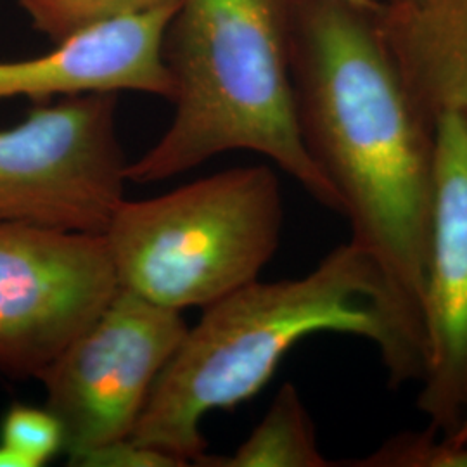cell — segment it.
<instances>
[{
    "instance_id": "10",
    "label": "cell",
    "mask_w": 467,
    "mask_h": 467,
    "mask_svg": "<svg viewBox=\"0 0 467 467\" xmlns=\"http://www.w3.org/2000/svg\"><path fill=\"white\" fill-rule=\"evenodd\" d=\"M374 17L426 119L467 121V0H381Z\"/></svg>"
},
{
    "instance_id": "15",
    "label": "cell",
    "mask_w": 467,
    "mask_h": 467,
    "mask_svg": "<svg viewBox=\"0 0 467 467\" xmlns=\"http://www.w3.org/2000/svg\"><path fill=\"white\" fill-rule=\"evenodd\" d=\"M184 462L142 445L132 438L109 443L99 451L85 455L78 467H184Z\"/></svg>"
},
{
    "instance_id": "7",
    "label": "cell",
    "mask_w": 467,
    "mask_h": 467,
    "mask_svg": "<svg viewBox=\"0 0 467 467\" xmlns=\"http://www.w3.org/2000/svg\"><path fill=\"white\" fill-rule=\"evenodd\" d=\"M117 289L104 234L0 223V378L40 379Z\"/></svg>"
},
{
    "instance_id": "17",
    "label": "cell",
    "mask_w": 467,
    "mask_h": 467,
    "mask_svg": "<svg viewBox=\"0 0 467 467\" xmlns=\"http://www.w3.org/2000/svg\"><path fill=\"white\" fill-rule=\"evenodd\" d=\"M438 440V438H436ZM440 443H445V445H451V447H459V445H467V418L464 419L462 426L457 430V433L451 436L449 440H438Z\"/></svg>"
},
{
    "instance_id": "1",
    "label": "cell",
    "mask_w": 467,
    "mask_h": 467,
    "mask_svg": "<svg viewBox=\"0 0 467 467\" xmlns=\"http://www.w3.org/2000/svg\"><path fill=\"white\" fill-rule=\"evenodd\" d=\"M348 0H298L291 75L305 148L351 241L378 260L419 324L433 213V125L378 28Z\"/></svg>"
},
{
    "instance_id": "18",
    "label": "cell",
    "mask_w": 467,
    "mask_h": 467,
    "mask_svg": "<svg viewBox=\"0 0 467 467\" xmlns=\"http://www.w3.org/2000/svg\"><path fill=\"white\" fill-rule=\"evenodd\" d=\"M348 2L355 4V5H358V7L368 9V11H378V7H379V2H381V0H348Z\"/></svg>"
},
{
    "instance_id": "4",
    "label": "cell",
    "mask_w": 467,
    "mask_h": 467,
    "mask_svg": "<svg viewBox=\"0 0 467 467\" xmlns=\"http://www.w3.org/2000/svg\"><path fill=\"white\" fill-rule=\"evenodd\" d=\"M283 223L277 173L251 165L125 198L102 234L119 287L182 312L256 281L279 250Z\"/></svg>"
},
{
    "instance_id": "3",
    "label": "cell",
    "mask_w": 467,
    "mask_h": 467,
    "mask_svg": "<svg viewBox=\"0 0 467 467\" xmlns=\"http://www.w3.org/2000/svg\"><path fill=\"white\" fill-rule=\"evenodd\" d=\"M298 0H179L163 44L173 119L127 181L154 184L231 150L268 158L322 206L343 215L305 148L291 52Z\"/></svg>"
},
{
    "instance_id": "2",
    "label": "cell",
    "mask_w": 467,
    "mask_h": 467,
    "mask_svg": "<svg viewBox=\"0 0 467 467\" xmlns=\"http://www.w3.org/2000/svg\"><path fill=\"white\" fill-rule=\"evenodd\" d=\"M318 333L368 341L395 388L420 379L418 317L378 260L350 239L301 277L256 279L204 306L158 376L130 438L198 464L206 455L204 416L253 399L284 355Z\"/></svg>"
},
{
    "instance_id": "12",
    "label": "cell",
    "mask_w": 467,
    "mask_h": 467,
    "mask_svg": "<svg viewBox=\"0 0 467 467\" xmlns=\"http://www.w3.org/2000/svg\"><path fill=\"white\" fill-rule=\"evenodd\" d=\"M17 4L34 30L56 44L115 19L175 5L179 0H17Z\"/></svg>"
},
{
    "instance_id": "14",
    "label": "cell",
    "mask_w": 467,
    "mask_h": 467,
    "mask_svg": "<svg viewBox=\"0 0 467 467\" xmlns=\"http://www.w3.org/2000/svg\"><path fill=\"white\" fill-rule=\"evenodd\" d=\"M355 467H467V445L440 443L431 431L403 433L388 440Z\"/></svg>"
},
{
    "instance_id": "16",
    "label": "cell",
    "mask_w": 467,
    "mask_h": 467,
    "mask_svg": "<svg viewBox=\"0 0 467 467\" xmlns=\"http://www.w3.org/2000/svg\"><path fill=\"white\" fill-rule=\"evenodd\" d=\"M0 467H30L28 461L21 457L17 451L0 443Z\"/></svg>"
},
{
    "instance_id": "6",
    "label": "cell",
    "mask_w": 467,
    "mask_h": 467,
    "mask_svg": "<svg viewBox=\"0 0 467 467\" xmlns=\"http://www.w3.org/2000/svg\"><path fill=\"white\" fill-rule=\"evenodd\" d=\"M187 329L181 312L118 285L99 316L38 379L46 407L61 422L67 466L130 438Z\"/></svg>"
},
{
    "instance_id": "8",
    "label": "cell",
    "mask_w": 467,
    "mask_h": 467,
    "mask_svg": "<svg viewBox=\"0 0 467 467\" xmlns=\"http://www.w3.org/2000/svg\"><path fill=\"white\" fill-rule=\"evenodd\" d=\"M433 213L419 303L422 374L418 409L449 440L467 418V121L434 119Z\"/></svg>"
},
{
    "instance_id": "9",
    "label": "cell",
    "mask_w": 467,
    "mask_h": 467,
    "mask_svg": "<svg viewBox=\"0 0 467 467\" xmlns=\"http://www.w3.org/2000/svg\"><path fill=\"white\" fill-rule=\"evenodd\" d=\"M177 5L115 19L56 42L42 56L0 63V100L26 98L42 104L118 92L171 100L163 44Z\"/></svg>"
},
{
    "instance_id": "11",
    "label": "cell",
    "mask_w": 467,
    "mask_h": 467,
    "mask_svg": "<svg viewBox=\"0 0 467 467\" xmlns=\"http://www.w3.org/2000/svg\"><path fill=\"white\" fill-rule=\"evenodd\" d=\"M198 466L327 467L334 464L320 451L314 420L298 389L285 383L274 397L267 414L233 455H204Z\"/></svg>"
},
{
    "instance_id": "5",
    "label": "cell",
    "mask_w": 467,
    "mask_h": 467,
    "mask_svg": "<svg viewBox=\"0 0 467 467\" xmlns=\"http://www.w3.org/2000/svg\"><path fill=\"white\" fill-rule=\"evenodd\" d=\"M117 94L35 104L0 130V223L104 233L125 200Z\"/></svg>"
},
{
    "instance_id": "13",
    "label": "cell",
    "mask_w": 467,
    "mask_h": 467,
    "mask_svg": "<svg viewBox=\"0 0 467 467\" xmlns=\"http://www.w3.org/2000/svg\"><path fill=\"white\" fill-rule=\"evenodd\" d=\"M0 443L25 457L30 467H40L63 451L65 434L47 407L15 403L0 422Z\"/></svg>"
}]
</instances>
